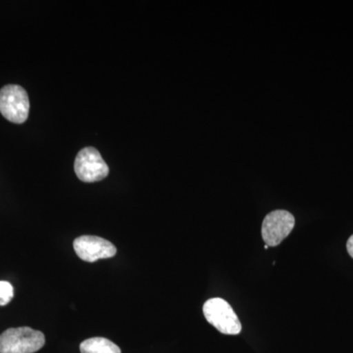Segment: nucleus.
<instances>
[{"label":"nucleus","mask_w":353,"mask_h":353,"mask_svg":"<svg viewBox=\"0 0 353 353\" xmlns=\"http://www.w3.org/2000/svg\"><path fill=\"white\" fill-rule=\"evenodd\" d=\"M46 343L43 333L29 328H10L0 334V353H34Z\"/></svg>","instance_id":"1"},{"label":"nucleus","mask_w":353,"mask_h":353,"mask_svg":"<svg viewBox=\"0 0 353 353\" xmlns=\"http://www.w3.org/2000/svg\"><path fill=\"white\" fill-rule=\"evenodd\" d=\"M30 101L27 92L18 85H7L0 90V112L15 124H23L29 117Z\"/></svg>","instance_id":"2"},{"label":"nucleus","mask_w":353,"mask_h":353,"mask_svg":"<svg viewBox=\"0 0 353 353\" xmlns=\"http://www.w3.org/2000/svg\"><path fill=\"white\" fill-rule=\"evenodd\" d=\"M203 314L206 320L220 333L225 334H239L241 331V324L238 316L229 303L224 299L216 297L206 301L203 305Z\"/></svg>","instance_id":"3"},{"label":"nucleus","mask_w":353,"mask_h":353,"mask_svg":"<svg viewBox=\"0 0 353 353\" xmlns=\"http://www.w3.org/2000/svg\"><path fill=\"white\" fill-rule=\"evenodd\" d=\"M75 173L85 183L99 182L109 174V167L94 148H85L77 155Z\"/></svg>","instance_id":"4"},{"label":"nucleus","mask_w":353,"mask_h":353,"mask_svg":"<svg viewBox=\"0 0 353 353\" xmlns=\"http://www.w3.org/2000/svg\"><path fill=\"white\" fill-rule=\"evenodd\" d=\"M296 220L289 211L275 210L264 218L262 238L268 246L280 245L294 229Z\"/></svg>","instance_id":"5"},{"label":"nucleus","mask_w":353,"mask_h":353,"mask_svg":"<svg viewBox=\"0 0 353 353\" xmlns=\"http://www.w3.org/2000/svg\"><path fill=\"white\" fill-rule=\"evenodd\" d=\"M74 250L81 259L87 262L111 259L117 253V248L113 243L95 236H82L76 239Z\"/></svg>","instance_id":"6"},{"label":"nucleus","mask_w":353,"mask_h":353,"mask_svg":"<svg viewBox=\"0 0 353 353\" xmlns=\"http://www.w3.org/2000/svg\"><path fill=\"white\" fill-rule=\"evenodd\" d=\"M82 353H121L120 347L105 338H92L80 345Z\"/></svg>","instance_id":"7"},{"label":"nucleus","mask_w":353,"mask_h":353,"mask_svg":"<svg viewBox=\"0 0 353 353\" xmlns=\"http://www.w3.org/2000/svg\"><path fill=\"white\" fill-rule=\"evenodd\" d=\"M13 296L12 285L6 281H0V306H4L10 303Z\"/></svg>","instance_id":"8"},{"label":"nucleus","mask_w":353,"mask_h":353,"mask_svg":"<svg viewBox=\"0 0 353 353\" xmlns=\"http://www.w3.org/2000/svg\"><path fill=\"white\" fill-rule=\"evenodd\" d=\"M347 252L350 253V256L353 259V234L348 239L347 243Z\"/></svg>","instance_id":"9"},{"label":"nucleus","mask_w":353,"mask_h":353,"mask_svg":"<svg viewBox=\"0 0 353 353\" xmlns=\"http://www.w3.org/2000/svg\"><path fill=\"white\" fill-rule=\"evenodd\" d=\"M269 246L267 245H265L264 248L265 250H268Z\"/></svg>","instance_id":"10"}]
</instances>
